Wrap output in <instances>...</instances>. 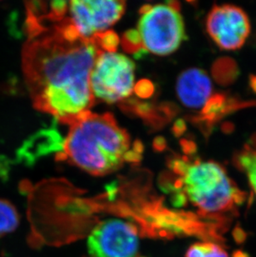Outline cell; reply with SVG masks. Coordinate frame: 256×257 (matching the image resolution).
<instances>
[{"label":"cell","mask_w":256,"mask_h":257,"mask_svg":"<svg viewBox=\"0 0 256 257\" xmlns=\"http://www.w3.org/2000/svg\"><path fill=\"white\" fill-rule=\"evenodd\" d=\"M98 46L102 51L115 52L119 44V38L116 33L107 30L94 37Z\"/></svg>","instance_id":"obj_16"},{"label":"cell","mask_w":256,"mask_h":257,"mask_svg":"<svg viewBox=\"0 0 256 257\" xmlns=\"http://www.w3.org/2000/svg\"><path fill=\"white\" fill-rule=\"evenodd\" d=\"M170 168L177 176L175 188L205 216L234 213L244 201V192L219 163L176 157Z\"/></svg>","instance_id":"obj_3"},{"label":"cell","mask_w":256,"mask_h":257,"mask_svg":"<svg viewBox=\"0 0 256 257\" xmlns=\"http://www.w3.org/2000/svg\"><path fill=\"white\" fill-rule=\"evenodd\" d=\"M121 45L124 50L130 54H137L138 52L144 50L140 34L138 30L131 29L126 32L121 39Z\"/></svg>","instance_id":"obj_15"},{"label":"cell","mask_w":256,"mask_h":257,"mask_svg":"<svg viewBox=\"0 0 256 257\" xmlns=\"http://www.w3.org/2000/svg\"><path fill=\"white\" fill-rule=\"evenodd\" d=\"M125 9L124 1L74 0L68 2L67 17L80 36L92 39L116 24Z\"/></svg>","instance_id":"obj_7"},{"label":"cell","mask_w":256,"mask_h":257,"mask_svg":"<svg viewBox=\"0 0 256 257\" xmlns=\"http://www.w3.org/2000/svg\"><path fill=\"white\" fill-rule=\"evenodd\" d=\"M135 63L123 54L102 51L90 75L94 100L115 103L127 99L135 88Z\"/></svg>","instance_id":"obj_5"},{"label":"cell","mask_w":256,"mask_h":257,"mask_svg":"<svg viewBox=\"0 0 256 257\" xmlns=\"http://www.w3.org/2000/svg\"><path fill=\"white\" fill-rule=\"evenodd\" d=\"M143 150L139 141L132 147L129 134L110 112H87L71 124L62 152L56 158L93 176H105L125 163L140 162Z\"/></svg>","instance_id":"obj_2"},{"label":"cell","mask_w":256,"mask_h":257,"mask_svg":"<svg viewBox=\"0 0 256 257\" xmlns=\"http://www.w3.org/2000/svg\"><path fill=\"white\" fill-rule=\"evenodd\" d=\"M186 257H228V254L215 243L198 242L189 247Z\"/></svg>","instance_id":"obj_14"},{"label":"cell","mask_w":256,"mask_h":257,"mask_svg":"<svg viewBox=\"0 0 256 257\" xmlns=\"http://www.w3.org/2000/svg\"><path fill=\"white\" fill-rule=\"evenodd\" d=\"M237 168L246 174L249 185L256 195V148L254 146L244 147L234 158Z\"/></svg>","instance_id":"obj_11"},{"label":"cell","mask_w":256,"mask_h":257,"mask_svg":"<svg viewBox=\"0 0 256 257\" xmlns=\"http://www.w3.org/2000/svg\"><path fill=\"white\" fill-rule=\"evenodd\" d=\"M249 84H250V87H251L253 91L256 93V75H252L251 77H250Z\"/></svg>","instance_id":"obj_18"},{"label":"cell","mask_w":256,"mask_h":257,"mask_svg":"<svg viewBox=\"0 0 256 257\" xmlns=\"http://www.w3.org/2000/svg\"><path fill=\"white\" fill-rule=\"evenodd\" d=\"M22 70L34 108L69 125L94 104L90 75L102 51L63 19L25 26Z\"/></svg>","instance_id":"obj_1"},{"label":"cell","mask_w":256,"mask_h":257,"mask_svg":"<svg viewBox=\"0 0 256 257\" xmlns=\"http://www.w3.org/2000/svg\"><path fill=\"white\" fill-rule=\"evenodd\" d=\"M20 216L16 206L0 198V238L14 232L20 226Z\"/></svg>","instance_id":"obj_12"},{"label":"cell","mask_w":256,"mask_h":257,"mask_svg":"<svg viewBox=\"0 0 256 257\" xmlns=\"http://www.w3.org/2000/svg\"><path fill=\"white\" fill-rule=\"evenodd\" d=\"M206 29L220 49L236 50L246 41L250 23L240 8L231 5H215L208 15Z\"/></svg>","instance_id":"obj_8"},{"label":"cell","mask_w":256,"mask_h":257,"mask_svg":"<svg viewBox=\"0 0 256 257\" xmlns=\"http://www.w3.org/2000/svg\"><path fill=\"white\" fill-rule=\"evenodd\" d=\"M179 3L168 2L141 8L138 31L143 49L157 55H168L186 39Z\"/></svg>","instance_id":"obj_4"},{"label":"cell","mask_w":256,"mask_h":257,"mask_svg":"<svg viewBox=\"0 0 256 257\" xmlns=\"http://www.w3.org/2000/svg\"><path fill=\"white\" fill-rule=\"evenodd\" d=\"M153 90L154 87L153 83L148 80L140 81L134 88L136 93L143 98L150 97L151 95L153 94Z\"/></svg>","instance_id":"obj_17"},{"label":"cell","mask_w":256,"mask_h":257,"mask_svg":"<svg viewBox=\"0 0 256 257\" xmlns=\"http://www.w3.org/2000/svg\"><path fill=\"white\" fill-rule=\"evenodd\" d=\"M214 75L222 84H229L234 82L239 74L238 67L233 59L230 58H222L215 63L213 68Z\"/></svg>","instance_id":"obj_13"},{"label":"cell","mask_w":256,"mask_h":257,"mask_svg":"<svg viewBox=\"0 0 256 257\" xmlns=\"http://www.w3.org/2000/svg\"><path fill=\"white\" fill-rule=\"evenodd\" d=\"M247 105H249V102H239L221 93L213 94L201 109V115L198 120L204 122L207 127H210L223 116L242 107H246Z\"/></svg>","instance_id":"obj_10"},{"label":"cell","mask_w":256,"mask_h":257,"mask_svg":"<svg viewBox=\"0 0 256 257\" xmlns=\"http://www.w3.org/2000/svg\"><path fill=\"white\" fill-rule=\"evenodd\" d=\"M138 248L137 228L120 219H106L100 222L87 239L90 257H136Z\"/></svg>","instance_id":"obj_6"},{"label":"cell","mask_w":256,"mask_h":257,"mask_svg":"<svg viewBox=\"0 0 256 257\" xmlns=\"http://www.w3.org/2000/svg\"><path fill=\"white\" fill-rule=\"evenodd\" d=\"M177 96L184 106L191 109L203 108L212 96V83L205 71L189 68L179 76Z\"/></svg>","instance_id":"obj_9"}]
</instances>
